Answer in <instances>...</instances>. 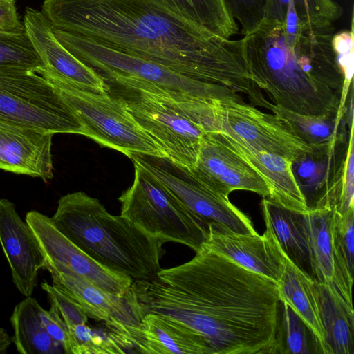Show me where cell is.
Masks as SVG:
<instances>
[{
    "label": "cell",
    "instance_id": "1",
    "mask_svg": "<svg viewBox=\"0 0 354 354\" xmlns=\"http://www.w3.org/2000/svg\"><path fill=\"white\" fill-rule=\"evenodd\" d=\"M53 28L162 65L196 80L246 95L259 89L242 39L231 40L186 19L163 0H44Z\"/></svg>",
    "mask_w": 354,
    "mask_h": 354
},
{
    "label": "cell",
    "instance_id": "2",
    "mask_svg": "<svg viewBox=\"0 0 354 354\" xmlns=\"http://www.w3.org/2000/svg\"><path fill=\"white\" fill-rule=\"evenodd\" d=\"M158 277L182 292L167 315L202 335L214 354H274L278 285L204 246Z\"/></svg>",
    "mask_w": 354,
    "mask_h": 354
},
{
    "label": "cell",
    "instance_id": "3",
    "mask_svg": "<svg viewBox=\"0 0 354 354\" xmlns=\"http://www.w3.org/2000/svg\"><path fill=\"white\" fill-rule=\"evenodd\" d=\"M333 25L304 26L295 36L283 24L264 21L242 39L254 84L274 104L302 114L337 115L346 112L353 82H347L332 47Z\"/></svg>",
    "mask_w": 354,
    "mask_h": 354
},
{
    "label": "cell",
    "instance_id": "4",
    "mask_svg": "<svg viewBox=\"0 0 354 354\" xmlns=\"http://www.w3.org/2000/svg\"><path fill=\"white\" fill-rule=\"evenodd\" d=\"M56 227L102 266L133 281L158 277L165 242L124 216L110 214L84 192L62 196L50 217Z\"/></svg>",
    "mask_w": 354,
    "mask_h": 354
},
{
    "label": "cell",
    "instance_id": "5",
    "mask_svg": "<svg viewBox=\"0 0 354 354\" xmlns=\"http://www.w3.org/2000/svg\"><path fill=\"white\" fill-rule=\"evenodd\" d=\"M106 92L124 106L167 158L189 169L197 160L204 129L158 87L120 78L104 80Z\"/></svg>",
    "mask_w": 354,
    "mask_h": 354
},
{
    "label": "cell",
    "instance_id": "6",
    "mask_svg": "<svg viewBox=\"0 0 354 354\" xmlns=\"http://www.w3.org/2000/svg\"><path fill=\"white\" fill-rule=\"evenodd\" d=\"M133 165V182L118 198L120 215L165 243L201 250L209 236V224L144 169Z\"/></svg>",
    "mask_w": 354,
    "mask_h": 354
},
{
    "label": "cell",
    "instance_id": "7",
    "mask_svg": "<svg viewBox=\"0 0 354 354\" xmlns=\"http://www.w3.org/2000/svg\"><path fill=\"white\" fill-rule=\"evenodd\" d=\"M59 41L101 77H123L174 93L224 102L243 101L241 95L218 84L196 80L155 62L122 53L91 39L53 28Z\"/></svg>",
    "mask_w": 354,
    "mask_h": 354
},
{
    "label": "cell",
    "instance_id": "8",
    "mask_svg": "<svg viewBox=\"0 0 354 354\" xmlns=\"http://www.w3.org/2000/svg\"><path fill=\"white\" fill-rule=\"evenodd\" d=\"M0 120L54 134L83 131L58 89L32 68L0 67Z\"/></svg>",
    "mask_w": 354,
    "mask_h": 354
},
{
    "label": "cell",
    "instance_id": "9",
    "mask_svg": "<svg viewBox=\"0 0 354 354\" xmlns=\"http://www.w3.org/2000/svg\"><path fill=\"white\" fill-rule=\"evenodd\" d=\"M46 80L58 89L62 97L80 120L83 127L82 135L129 158L132 154L167 158L162 148L118 100L107 93L84 91L55 80Z\"/></svg>",
    "mask_w": 354,
    "mask_h": 354
},
{
    "label": "cell",
    "instance_id": "10",
    "mask_svg": "<svg viewBox=\"0 0 354 354\" xmlns=\"http://www.w3.org/2000/svg\"><path fill=\"white\" fill-rule=\"evenodd\" d=\"M129 158L208 224L218 223L237 233H256L250 220L228 198L209 189L188 168L167 157L132 154Z\"/></svg>",
    "mask_w": 354,
    "mask_h": 354
},
{
    "label": "cell",
    "instance_id": "11",
    "mask_svg": "<svg viewBox=\"0 0 354 354\" xmlns=\"http://www.w3.org/2000/svg\"><path fill=\"white\" fill-rule=\"evenodd\" d=\"M216 115L218 131L257 149L279 155L292 163L315 151V148L297 136L276 114L263 112L244 101H218Z\"/></svg>",
    "mask_w": 354,
    "mask_h": 354
},
{
    "label": "cell",
    "instance_id": "12",
    "mask_svg": "<svg viewBox=\"0 0 354 354\" xmlns=\"http://www.w3.org/2000/svg\"><path fill=\"white\" fill-rule=\"evenodd\" d=\"M25 221L45 257L44 268L73 273L117 296L128 293L133 281L131 278L102 266L88 256L56 227L50 217L32 210L26 214Z\"/></svg>",
    "mask_w": 354,
    "mask_h": 354
},
{
    "label": "cell",
    "instance_id": "13",
    "mask_svg": "<svg viewBox=\"0 0 354 354\" xmlns=\"http://www.w3.org/2000/svg\"><path fill=\"white\" fill-rule=\"evenodd\" d=\"M116 339L130 351L144 354H214L200 334L168 317L143 313L136 324L111 320L104 322Z\"/></svg>",
    "mask_w": 354,
    "mask_h": 354
},
{
    "label": "cell",
    "instance_id": "14",
    "mask_svg": "<svg viewBox=\"0 0 354 354\" xmlns=\"http://www.w3.org/2000/svg\"><path fill=\"white\" fill-rule=\"evenodd\" d=\"M192 173L212 190L228 198L236 190H246L268 198L270 189L260 174L218 131L206 133L201 140Z\"/></svg>",
    "mask_w": 354,
    "mask_h": 354
},
{
    "label": "cell",
    "instance_id": "15",
    "mask_svg": "<svg viewBox=\"0 0 354 354\" xmlns=\"http://www.w3.org/2000/svg\"><path fill=\"white\" fill-rule=\"evenodd\" d=\"M23 23L43 64L36 72L46 79L79 89L106 93L102 78L59 41L50 23L41 11L27 7Z\"/></svg>",
    "mask_w": 354,
    "mask_h": 354
},
{
    "label": "cell",
    "instance_id": "16",
    "mask_svg": "<svg viewBox=\"0 0 354 354\" xmlns=\"http://www.w3.org/2000/svg\"><path fill=\"white\" fill-rule=\"evenodd\" d=\"M203 246L277 284L284 272L287 257L268 229L263 235L257 232L242 234L211 223L209 236Z\"/></svg>",
    "mask_w": 354,
    "mask_h": 354
},
{
    "label": "cell",
    "instance_id": "17",
    "mask_svg": "<svg viewBox=\"0 0 354 354\" xmlns=\"http://www.w3.org/2000/svg\"><path fill=\"white\" fill-rule=\"evenodd\" d=\"M0 245L13 283L22 295L31 297L46 259L29 225L6 198L0 199Z\"/></svg>",
    "mask_w": 354,
    "mask_h": 354
},
{
    "label": "cell",
    "instance_id": "18",
    "mask_svg": "<svg viewBox=\"0 0 354 354\" xmlns=\"http://www.w3.org/2000/svg\"><path fill=\"white\" fill-rule=\"evenodd\" d=\"M53 135L0 120V169L51 179Z\"/></svg>",
    "mask_w": 354,
    "mask_h": 354
},
{
    "label": "cell",
    "instance_id": "19",
    "mask_svg": "<svg viewBox=\"0 0 354 354\" xmlns=\"http://www.w3.org/2000/svg\"><path fill=\"white\" fill-rule=\"evenodd\" d=\"M45 269L51 275L52 285L71 299L88 318L104 322L115 320L130 325L139 322L126 295L111 294L69 272Z\"/></svg>",
    "mask_w": 354,
    "mask_h": 354
},
{
    "label": "cell",
    "instance_id": "20",
    "mask_svg": "<svg viewBox=\"0 0 354 354\" xmlns=\"http://www.w3.org/2000/svg\"><path fill=\"white\" fill-rule=\"evenodd\" d=\"M218 132L263 178L270 189L267 198L290 210L301 213L308 211L291 161L279 155L257 149L224 132Z\"/></svg>",
    "mask_w": 354,
    "mask_h": 354
},
{
    "label": "cell",
    "instance_id": "21",
    "mask_svg": "<svg viewBox=\"0 0 354 354\" xmlns=\"http://www.w3.org/2000/svg\"><path fill=\"white\" fill-rule=\"evenodd\" d=\"M261 207L266 229L296 267L317 282L304 213L283 207L263 198Z\"/></svg>",
    "mask_w": 354,
    "mask_h": 354
},
{
    "label": "cell",
    "instance_id": "22",
    "mask_svg": "<svg viewBox=\"0 0 354 354\" xmlns=\"http://www.w3.org/2000/svg\"><path fill=\"white\" fill-rule=\"evenodd\" d=\"M326 354L354 353V310L334 285L315 282Z\"/></svg>",
    "mask_w": 354,
    "mask_h": 354
},
{
    "label": "cell",
    "instance_id": "23",
    "mask_svg": "<svg viewBox=\"0 0 354 354\" xmlns=\"http://www.w3.org/2000/svg\"><path fill=\"white\" fill-rule=\"evenodd\" d=\"M41 308L36 299L31 297L15 306L10 317L13 329L12 342L21 354L65 353L62 346L44 328L41 318Z\"/></svg>",
    "mask_w": 354,
    "mask_h": 354
},
{
    "label": "cell",
    "instance_id": "24",
    "mask_svg": "<svg viewBox=\"0 0 354 354\" xmlns=\"http://www.w3.org/2000/svg\"><path fill=\"white\" fill-rule=\"evenodd\" d=\"M315 282L287 259L284 272L277 285L280 301L288 304L309 326L326 354L325 335Z\"/></svg>",
    "mask_w": 354,
    "mask_h": 354
},
{
    "label": "cell",
    "instance_id": "25",
    "mask_svg": "<svg viewBox=\"0 0 354 354\" xmlns=\"http://www.w3.org/2000/svg\"><path fill=\"white\" fill-rule=\"evenodd\" d=\"M270 111L297 136L313 148L331 145L345 138L344 114L299 113L272 104Z\"/></svg>",
    "mask_w": 354,
    "mask_h": 354
},
{
    "label": "cell",
    "instance_id": "26",
    "mask_svg": "<svg viewBox=\"0 0 354 354\" xmlns=\"http://www.w3.org/2000/svg\"><path fill=\"white\" fill-rule=\"evenodd\" d=\"M335 208L304 212L317 282L333 285V223Z\"/></svg>",
    "mask_w": 354,
    "mask_h": 354
},
{
    "label": "cell",
    "instance_id": "27",
    "mask_svg": "<svg viewBox=\"0 0 354 354\" xmlns=\"http://www.w3.org/2000/svg\"><path fill=\"white\" fill-rule=\"evenodd\" d=\"M354 271V207L345 214L335 209L333 223V285L353 306Z\"/></svg>",
    "mask_w": 354,
    "mask_h": 354
},
{
    "label": "cell",
    "instance_id": "28",
    "mask_svg": "<svg viewBox=\"0 0 354 354\" xmlns=\"http://www.w3.org/2000/svg\"><path fill=\"white\" fill-rule=\"evenodd\" d=\"M324 354L309 326L286 302L279 301L274 354Z\"/></svg>",
    "mask_w": 354,
    "mask_h": 354
},
{
    "label": "cell",
    "instance_id": "29",
    "mask_svg": "<svg viewBox=\"0 0 354 354\" xmlns=\"http://www.w3.org/2000/svg\"><path fill=\"white\" fill-rule=\"evenodd\" d=\"M163 1L183 17L219 36L229 39L238 32L223 0Z\"/></svg>",
    "mask_w": 354,
    "mask_h": 354
},
{
    "label": "cell",
    "instance_id": "30",
    "mask_svg": "<svg viewBox=\"0 0 354 354\" xmlns=\"http://www.w3.org/2000/svg\"><path fill=\"white\" fill-rule=\"evenodd\" d=\"M43 66L25 27L0 30V67L37 68Z\"/></svg>",
    "mask_w": 354,
    "mask_h": 354
},
{
    "label": "cell",
    "instance_id": "31",
    "mask_svg": "<svg viewBox=\"0 0 354 354\" xmlns=\"http://www.w3.org/2000/svg\"><path fill=\"white\" fill-rule=\"evenodd\" d=\"M70 337L69 354H118L127 353L107 329L98 330L86 324L67 326Z\"/></svg>",
    "mask_w": 354,
    "mask_h": 354
},
{
    "label": "cell",
    "instance_id": "32",
    "mask_svg": "<svg viewBox=\"0 0 354 354\" xmlns=\"http://www.w3.org/2000/svg\"><path fill=\"white\" fill-rule=\"evenodd\" d=\"M302 26L333 25L342 15V8L333 0H290Z\"/></svg>",
    "mask_w": 354,
    "mask_h": 354
},
{
    "label": "cell",
    "instance_id": "33",
    "mask_svg": "<svg viewBox=\"0 0 354 354\" xmlns=\"http://www.w3.org/2000/svg\"><path fill=\"white\" fill-rule=\"evenodd\" d=\"M227 10L241 26L245 36L255 31L265 21L268 0H223Z\"/></svg>",
    "mask_w": 354,
    "mask_h": 354
},
{
    "label": "cell",
    "instance_id": "34",
    "mask_svg": "<svg viewBox=\"0 0 354 354\" xmlns=\"http://www.w3.org/2000/svg\"><path fill=\"white\" fill-rule=\"evenodd\" d=\"M353 9L351 15V30L334 34L331 40L336 61L343 71L347 82H353L354 61Z\"/></svg>",
    "mask_w": 354,
    "mask_h": 354
},
{
    "label": "cell",
    "instance_id": "35",
    "mask_svg": "<svg viewBox=\"0 0 354 354\" xmlns=\"http://www.w3.org/2000/svg\"><path fill=\"white\" fill-rule=\"evenodd\" d=\"M41 288L46 292L50 303L56 306L66 326L87 323L88 317L81 309L53 285L44 281Z\"/></svg>",
    "mask_w": 354,
    "mask_h": 354
},
{
    "label": "cell",
    "instance_id": "36",
    "mask_svg": "<svg viewBox=\"0 0 354 354\" xmlns=\"http://www.w3.org/2000/svg\"><path fill=\"white\" fill-rule=\"evenodd\" d=\"M354 196V140L353 124L350 126L349 140L344 165V181L339 203L336 211L345 214L353 207Z\"/></svg>",
    "mask_w": 354,
    "mask_h": 354
},
{
    "label": "cell",
    "instance_id": "37",
    "mask_svg": "<svg viewBox=\"0 0 354 354\" xmlns=\"http://www.w3.org/2000/svg\"><path fill=\"white\" fill-rule=\"evenodd\" d=\"M41 318L48 333L62 346L65 354H69L70 337L68 328L60 316L56 306L50 303V308L48 310L42 308Z\"/></svg>",
    "mask_w": 354,
    "mask_h": 354
},
{
    "label": "cell",
    "instance_id": "38",
    "mask_svg": "<svg viewBox=\"0 0 354 354\" xmlns=\"http://www.w3.org/2000/svg\"><path fill=\"white\" fill-rule=\"evenodd\" d=\"M24 27L16 7V0H0V30H15Z\"/></svg>",
    "mask_w": 354,
    "mask_h": 354
},
{
    "label": "cell",
    "instance_id": "39",
    "mask_svg": "<svg viewBox=\"0 0 354 354\" xmlns=\"http://www.w3.org/2000/svg\"><path fill=\"white\" fill-rule=\"evenodd\" d=\"M290 0H268L265 21L284 24Z\"/></svg>",
    "mask_w": 354,
    "mask_h": 354
},
{
    "label": "cell",
    "instance_id": "40",
    "mask_svg": "<svg viewBox=\"0 0 354 354\" xmlns=\"http://www.w3.org/2000/svg\"><path fill=\"white\" fill-rule=\"evenodd\" d=\"M12 342L11 337L7 332L0 327V354H5Z\"/></svg>",
    "mask_w": 354,
    "mask_h": 354
}]
</instances>
